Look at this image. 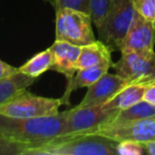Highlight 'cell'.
Wrapping results in <instances>:
<instances>
[{
	"mask_svg": "<svg viewBox=\"0 0 155 155\" xmlns=\"http://www.w3.org/2000/svg\"><path fill=\"white\" fill-rule=\"evenodd\" d=\"M130 83L117 73H104L99 80L87 87V91L79 106L100 105L110 101Z\"/></svg>",
	"mask_w": 155,
	"mask_h": 155,
	"instance_id": "obj_10",
	"label": "cell"
},
{
	"mask_svg": "<svg viewBox=\"0 0 155 155\" xmlns=\"http://www.w3.org/2000/svg\"><path fill=\"white\" fill-rule=\"evenodd\" d=\"M55 41L80 47L95 41L91 14L74 9L55 10Z\"/></svg>",
	"mask_w": 155,
	"mask_h": 155,
	"instance_id": "obj_3",
	"label": "cell"
},
{
	"mask_svg": "<svg viewBox=\"0 0 155 155\" xmlns=\"http://www.w3.org/2000/svg\"><path fill=\"white\" fill-rule=\"evenodd\" d=\"M64 104L62 98H46L24 91L0 105V114L15 118H36L60 113Z\"/></svg>",
	"mask_w": 155,
	"mask_h": 155,
	"instance_id": "obj_5",
	"label": "cell"
},
{
	"mask_svg": "<svg viewBox=\"0 0 155 155\" xmlns=\"http://www.w3.org/2000/svg\"><path fill=\"white\" fill-rule=\"evenodd\" d=\"M117 152L118 155H140L144 153V149L140 142L125 140V141L118 142Z\"/></svg>",
	"mask_w": 155,
	"mask_h": 155,
	"instance_id": "obj_22",
	"label": "cell"
},
{
	"mask_svg": "<svg viewBox=\"0 0 155 155\" xmlns=\"http://www.w3.org/2000/svg\"><path fill=\"white\" fill-rule=\"evenodd\" d=\"M152 25H153V27H154V29H155V16H154V19L152 20Z\"/></svg>",
	"mask_w": 155,
	"mask_h": 155,
	"instance_id": "obj_27",
	"label": "cell"
},
{
	"mask_svg": "<svg viewBox=\"0 0 155 155\" xmlns=\"http://www.w3.org/2000/svg\"><path fill=\"white\" fill-rule=\"evenodd\" d=\"M139 83H143V84H150V83H155V65L153 67L152 71L147 75L144 79H142Z\"/></svg>",
	"mask_w": 155,
	"mask_h": 155,
	"instance_id": "obj_26",
	"label": "cell"
},
{
	"mask_svg": "<svg viewBox=\"0 0 155 155\" xmlns=\"http://www.w3.org/2000/svg\"><path fill=\"white\" fill-rule=\"evenodd\" d=\"M29 147L0 136V155H24Z\"/></svg>",
	"mask_w": 155,
	"mask_h": 155,
	"instance_id": "obj_19",
	"label": "cell"
},
{
	"mask_svg": "<svg viewBox=\"0 0 155 155\" xmlns=\"http://www.w3.org/2000/svg\"><path fill=\"white\" fill-rule=\"evenodd\" d=\"M91 134L103 135L117 142L131 140L146 143L155 140V118L108 123L100 127Z\"/></svg>",
	"mask_w": 155,
	"mask_h": 155,
	"instance_id": "obj_7",
	"label": "cell"
},
{
	"mask_svg": "<svg viewBox=\"0 0 155 155\" xmlns=\"http://www.w3.org/2000/svg\"><path fill=\"white\" fill-rule=\"evenodd\" d=\"M110 65L102 64V65H96V66L86 67V68L79 69L73 75L71 80L67 81V87L63 95L62 99L64 101V104L69 103V97L71 93L79 88L83 87H88L93 85L96 81H98L104 73L108 72V69L110 68Z\"/></svg>",
	"mask_w": 155,
	"mask_h": 155,
	"instance_id": "obj_13",
	"label": "cell"
},
{
	"mask_svg": "<svg viewBox=\"0 0 155 155\" xmlns=\"http://www.w3.org/2000/svg\"><path fill=\"white\" fill-rule=\"evenodd\" d=\"M121 56L112 67L116 73L131 83H139L152 71L155 65V53L146 54L134 50H121Z\"/></svg>",
	"mask_w": 155,
	"mask_h": 155,
	"instance_id": "obj_8",
	"label": "cell"
},
{
	"mask_svg": "<svg viewBox=\"0 0 155 155\" xmlns=\"http://www.w3.org/2000/svg\"><path fill=\"white\" fill-rule=\"evenodd\" d=\"M113 65L112 49L100 39L81 47L80 55L78 58L77 68L83 69L96 65Z\"/></svg>",
	"mask_w": 155,
	"mask_h": 155,
	"instance_id": "obj_12",
	"label": "cell"
},
{
	"mask_svg": "<svg viewBox=\"0 0 155 155\" xmlns=\"http://www.w3.org/2000/svg\"><path fill=\"white\" fill-rule=\"evenodd\" d=\"M146 89L143 93V98L142 100L150 104L155 105V83H150L146 84Z\"/></svg>",
	"mask_w": 155,
	"mask_h": 155,
	"instance_id": "obj_24",
	"label": "cell"
},
{
	"mask_svg": "<svg viewBox=\"0 0 155 155\" xmlns=\"http://www.w3.org/2000/svg\"><path fill=\"white\" fill-rule=\"evenodd\" d=\"M134 10L144 19L152 21L155 16V0H132Z\"/></svg>",
	"mask_w": 155,
	"mask_h": 155,
	"instance_id": "obj_20",
	"label": "cell"
},
{
	"mask_svg": "<svg viewBox=\"0 0 155 155\" xmlns=\"http://www.w3.org/2000/svg\"><path fill=\"white\" fill-rule=\"evenodd\" d=\"M142 146H143L144 149V153H148L150 155H155V140L142 143Z\"/></svg>",
	"mask_w": 155,
	"mask_h": 155,
	"instance_id": "obj_25",
	"label": "cell"
},
{
	"mask_svg": "<svg viewBox=\"0 0 155 155\" xmlns=\"http://www.w3.org/2000/svg\"><path fill=\"white\" fill-rule=\"evenodd\" d=\"M146 86L147 85L143 83H131L123 89H121L110 101L104 103V105L108 108H113V110H125V108L141 101L143 98Z\"/></svg>",
	"mask_w": 155,
	"mask_h": 155,
	"instance_id": "obj_15",
	"label": "cell"
},
{
	"mask_svg": "<svg viewBox=\"0 0 155 155\" xmlns=\"http://www.w3.org/2000/svg\"><path fill=\"white\" fill-rule=\"evenodd\" d=\"M55 10L58 9H74L89 13V0H52ZM91 14V13H89Z\"/></svg>",
	"mask_w": 155,
	"mask_h": 155,
	"instance_id": "obj_21",
	"label": "cell"
},
{
	"mask_svg": "<svg viewBox=\"0 0 155 155\" xmlns=\"http://www.w3.org/2000/svg\"><path fill=\"white\" fill-rule=\"evenodd\" d=\"M118 142L98 134L58 136L24 155H118Z\"/></svg>",
	"mask_w": 155,
	"mask_h": 155,
	"instance_id": "obj_2",
	"label": "cell"
},
{
	"mask_svg": "<svg viewBox=\"0 0 155 155\" xmlns=\"http://www.w3.org/2000/svg\"><path fill=\"white\" fill-rule=\"evenodd\" d=\"M67 110L51 116L15 118L0 114V136L34 149L62 135Z\"/></svg>",
	"mask_w": 155,
	"mask_h": 155,
	"instance_id": "obj_1",
	"label": "cell"
},
{
	"mask_svg": "<svg viewBox=\"0 0 155 155\" xmlns=\"http://www.w3.org/2000/svg\"><path fill=\"white\" fill-rule=\"evenodd\" d=\"M118 110L106 107L104 104L79 106L67 110L66 120L61 136L91 134L100 127L107 124L118 114Z\"/></svg>",
	"mask_w": 155,
	"mask_h": 155,
	"instance_id": "obj_6",
	"label": "cell"
},
{
	"mask_svg": "<svg viewBox=\"0 0 155 155\" xmlns=\"http://www.w3.org/2000/svg\"><path fill=\"white\" fill-rule=\"evenodd\" d=\"M155 45V29L152 21L136 13L121 44V50H134L146 54H153Z\"/></svg>",
	"mask_w": 155,
	"mask_h": 155,
	"instance_id": "obj_9",
	"label": "cell"
},
{
	"mask_svg": "<svg viewBox=\"0 0 155 155\" xmlns=\"http://www.w3.org/2000/svg\"><path fill=\"white\" fill-rule=\"evenodd\" d=\"M17 71H19L18 68H16V67L12 66V65L8 64V63L0 60V79L10 77V75L16 73Z\"/></svg>",
	"mask_w": 155,
	"mask_h": 155,
	"instance_id": "obj_23",
	"label": "cell"
},
{
	"mask_svg": "<svg viewBox=\"0 0 155 155\" xmlns=\"http://www.w3.org/2000/svg\"><path fill=\"white\" fill-rule=\"evenodd\" d=\"M135 14L132 0H110L105 19L98 30L101 41L112 50L120 51L121 44Z\"/></svg>",
	"mask_w": 155,
	"mask_h": 155,
	"instance_id": "obj_4",
	"label": "cell"
},
{
	"mask_svg": "<svg viewBox=\"0 0 155 155\" xmlns=\"http://www.w3.org/2000/svg\"><path fill=\"white\" fill-rule=\"evenodd\" d=\"M151 118H155V105L141 100L138 103L134 104L125 110H119L118 114L114 117V119L108 123H120Z\"/></svg>",
	"mask_w": 155,
	"mask_h": 155,
	"instance_id": "obj_16",
	"label": "cell"
},
{
	"mask_svg": "<svg viewBox=\"0 0 155 155\" xmlns=\"http://www.w3.org/2000/svg\"><path fill=\"white\" fill-rule=\"evenodd\" d=\"M36 78L17 71L10 77L0 79V105L24 91H27L35 82Z\"/></svg>",
	"mask_w": 155,
	"mask_h": 155,
	"instance_id": "obj_14",
	"label": "cell"
},
{
	"mask_svg": "<svg viewBox=\"0 0 155 155\" xmlns=\"http://www.w3.org/2000/svg\"><path fill=\"white\" fill-rule=\"evenodd\" d=\"M50 50L53 55L51 70L64 74L67 81L71 80L78 71L77 63L81 47L67 41H55L50 47Z\"/></svg>",
	"mask_w": 155,
	"mask_h": 155,
	"instance_id": "obj_11",
	"label": "cell"
},
{
	"mask_svg": "<svg viewBox=\"0 0 155 155\" xmlns=\"http://www.w3.org/2000/svg\"><path fill=\"white\" fill-rule=\"evenodd\" d=\"M52 63H53V55H52L50 48H48V49L35 54L32 58L27 61L18 69L19 71L30 75V77L38 78L44 72L51 69Z\"/></svg>",
	"mask_w": 155,
	"mask_h": 155,
	"instance_id": "obj_17",
	"label": "cell"
},
{
	"mask_svg": "<svg viewBox=\"0 0 155 155\" xmlns=\"http://www.w3.org/2000/svg\"><path fill=\"white\" fill-rule=\"evenodd\" d=\"M110 0H89V9L93 24H95L97 30L101 28L105 16L107 14Z\"/></svg>",
	"mask_w": 155,
	"mask_h": 155,
	"instance_id": "obj_18",
	"label": "cell"
}]
</instances>
